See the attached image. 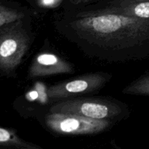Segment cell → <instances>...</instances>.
Segmentation results:
<instances>
[{
    "label": "cell",
    "mask_w": 149,
    "mask_h": 149,
    "mask_svg": "<svg viewBox=\"0 0 149 149\" xmlns=\"http://www.w3.org/2000/svg\"><path fill=\"white\" fill-rule=\"evenodd\" d=\"M57 31L91 58L123 63L149 57V18L63 10Z\"/></svg>",
    "instance_id": "1"
},
{
    "label": "cell",
    "mask_w": 149,
    "mask_h": 149,
    "mask_svg": "<svg viewBox=\"0 0 149 149\" xmlns=\"http://www.w3.org/2000/svg\"><path fill=\"white\" fill-rule=\"evenodd\" d=\"M34 41L31 17L0 26V73L13 76Z\"/></svg>",
    "instance_id": "2"
},
{
    "label": "cell",
    "mask_w": 149,
    "mask_h": 149,
    "mask_svg": "<svg viewBox=\"0 0 149 149\" xmlns=\"http://www.w3.org/2000/svg\"><path fill=\"white\" fill-rule=\"evenodd\" d=\"M49 111L114 122L123 120L130 115L129 107L126 103L114 98L103 97L66 98L52 105Z\"/></svg>",
    "instance_id": "3"
},
{
    "label": "cell",
    "mask_w": 149,
    "mask_h": 149,
    "mask_svg": "<svg viewBox=\"0 0 149 149\" xmlns=\"http://www.w3.org/2000/svg\"><path fill=\"white\" fill-rule=\"evenodd\" d=\"M45 124L54 133L62 135H97L111 127L114 122L84 117L71 113H52L45 116Z\"/></svg>",
    "instance_id": "4"
},
{
    "label": "cell",
    "mask_w": 149,
    "mask_h": 149,
    "mask_svg": "<svg viewBox=\"0 0 149 149\" xmlns=\"http://www.w3.org/2000/svg\"><path fill=\"white\" fill-rule=\"evenodd\" d=\"M111 73H87L72 79L57 83L48 87L47 95L50 98L66 99L99 91L111 81Z\"/></svg>",
    "instance_id": "5"
},
{
    "label": "cell",
    "mask_w": 149,
    "mask_h": 149,
    "mask_svg": "<svg viewBox=\"0 0 149 149\" xmlns=\"http://www.w3.org/2000/svg\"><path fill=\"white\" fill-rule=\"evenodd\" d=\"M72 10L84 13H112L149 18V0H100Z\"/></svg>",
    "instance_id": "6"
},
{
    "label": "cell",
    "mask_w": 149,
    "mask_h": 149,
    "mask_svg": "<svg viewBox=\"0 0 149 149\" xmlns=\"http://www.w3.org/2000/svg\"><path fill=\"white\" fill-rule=\"evenodd\" d=\"M74 67L69 61L63 59L53 52L38 53L33 58L29 67V79L48 77L59 74H72Z\"/></svg>",
    "instance_id": "7"
},
{
    "label": "cell",
    "mask_w": 149,
    "mask_h": 149,
    "mask_svg": "<svg viewBox=\"0 0 149 149\" xmlns=\"http://www.w3.org/2000/svg\"><path fill=\"white\" fill-rule=\"evenodd\" d=\"M29 17L30 11L26 7L12 0H0V26Z\"/></svg>",
    "instance_id": "8"
},
{
    "label": "cell",
    "mask_w": 149,
    "mask_h": 149,
    "mask_svg": "<svg viewBox=\"0 0 149 149\" xmlns=\"http://www.w3.org/2000/svg\"><path fill=\"white\" fill-rule=\"evenodd\" d=\"M42 149L33 143L28 142L20 138L14 130L0 127V148Z\"/></svg>",
    "instance_id": "9"
},
{
    "label": "cell",
    "mask_w": 149,
    "mask_h": 149,
    "mask_svg": "<svg viewBox=\"0 0 149 149\" xmlns=\"http://www.w3.org/2000/svg\"><path fill=\"white\" fill-rule=\"evenodd\" d=\"M122 93L131 95L149 96V71L127 85Z\"/></svg>",
    "instance_id": "10"
},
{
    "label": "cell",
    "mask_w": 149,
    "mask_h": 149,
    "mask_svg": "<svg viewBox=\"0 0 149 149\" xmlns=\"http://www.w3.org/2000/svg\"><path fill=\"white\" fill-rule=\"evenodd\" d=\"M100 0H64L63 2V10H72L87 6Z\"/></svg>",
    "instance_id": "11"
},
{
    "label": "cell",
    "mask_w": 149,
    "mask_h": 149,
    "mask_svg": "<svg viewBox=\"0 0 149 149\" xmlns=\"http://www.w3.org/2000/svg\"><path fill=\"white\" fill-rule=\"evenodd\" d=\"M64 0H36V4L41 9H54L63 4Z\"/></svg>",
    "instance_id": "12"
}]
</instances>
